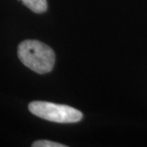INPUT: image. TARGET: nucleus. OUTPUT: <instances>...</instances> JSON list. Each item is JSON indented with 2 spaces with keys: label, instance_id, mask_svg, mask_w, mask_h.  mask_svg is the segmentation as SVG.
I'll use <instances>...</instances> for the list:
<instances>
[{
  "label": "nucleus",
  "instance_id": "obj_1",
  "mask_svg": "<svg viewBox=\"0 0 147 147\" xmlns=\"http://www.w3.org/2000/svg\"><path fill=\"white\" fill-rule=\"evenodd\" d=\"M17 55L26 67L40 75L51 72L55 62L53 49L38 40L22 41L17 49Z\"/></svg>",
  "mask_w": 147,
  "mask_h": 147
},
{
  "label": "nucleus",
  "instance_id": "obj_2",
  "mask_svg": "<svg viewBox=\"0 0 147 147\" xmlns=\"http://www.w3.org/2000/svg\"><path fill=\"white\" fill-rule=\"evenodd\" d=\"M29 110L40 119L58 123H75L80 121L83 117L81 112L76 108L48 101L31 102Z\"/></svg>",
  "mask_w": 147,
  "mask_h": 147
},
{
  "label": "nucleus",
  "instance_id": "obj_3",
  "mask_svg": "<svg viewBox=\"0 0 147 147\" xmlns=\"http://www.w3.org/2000/svg\"><path fill=\"white\" fill-rule=\"evenodd\" d=\"M23 4L36 13H42L47 11V0H20Z\"/></svg>",
  "mask_w": 147,
  "mask_h": 147
},
{
  "label": "nucleus",
  "instance_id": "obj_4",
  "mask_svg": "<svg viewBox=\"0 0 147 147\" xmlns=\"http://www.w3.org/2000/svg\"><path fill=\"white\" fill-rule=\"evenodd\" d=\"M33 147H66V145L50 140H37L33 143Z\"/></svg>",
  "mask_w": 147,
  "mask_h": 147
}]
</instances>
